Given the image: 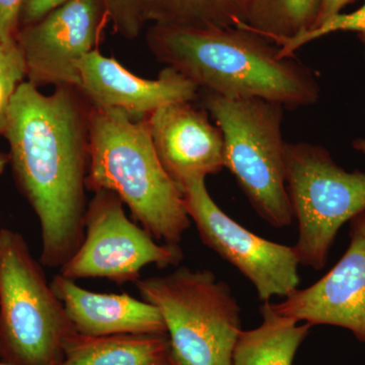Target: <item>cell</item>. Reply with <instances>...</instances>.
Segmentation results:
<instances>
[{"label": "cell", "instance_id": "obj_19", "mask_svg": "<svg viewBox=\"0 0 365 365\" xmlns=\"http://www.w3.org/2000/svg\"><path fill=\"white\" fill-rule=\"evenodd\" d=\"M26 81V62L18 41L0 40V136L6 130L14 95Z\"/></svg>", "mask_w": 365, "mask_h": 365}, {"label": "cell", "instance_id": "obj_8", "mask_svg": "<svg viewBox=\"0 0 365 365\" xmlns=\"http://www.w3.org/2000/svg\"><path fill=\"white\" fill-rule=\"evenodd\" d=\"M182 257L180 245L158 242L127 216L116 194L105 190L88 203L85 237L60 274L72 280L101 278L123 285L140 279L146 266L176 267Z\"/></svg>", "mask_w": 365, "mask_h": 365}, {"label": "cell", "instance_id": "obj_1", "mask_svg": "<svg viewBox=\"0 0 365 365\" xmlns=\"http://www.w3.org/2000/svg\"><path fill=\"white\" fill-rule=\"evenodd\" d=\"M91 107L76 86L45 95L26 81L9 108V163L39 222L45 267L61 268L85 237Z\"/></svg>", "mask_w": 365, "mask_h": 365}, {"label": "cell", "instance_id": "obj_23", "mask_svg": "<svg viewBox=\"0 0 365 365\" xmlns=\"http://www.w3.org/2000/svg\"><path fill=\"white\" fill-rule=\"evenodd\" d=\"M68 1L71 0H25L20 21H23L25 26L32 25Z\"/></svg>", "mask_w": 365, "mask_h": 365}, {"label": "cell", "instance_id": "obj_15", "mask_svg": "<svg viewBox=\"0 0 365 365\" xmlns=\"http://www.w3.org/2000/svg\"><path fill=\"white\" fill-rule=\"evenodd\" d=\"M170 348L168 334L88 336L74 332L59 365H153Z\"/></svg>", "mask_w": 365, "mask_h": 365}, {"label": "cell", "instance_id": "obj_10", "mask_svg": "<svg viewBox=\"0 0 365 365\" xmlns=\"http://www.w3.org/2000/svg\"><path fill=\"white\" fill-rule=\"evenodd\" d=\"M109 23L101 0H71L16 35L36 86H79L78 63L102 40Z\"/></svg>", "mask_w": 365, "mask_h": 365}, {"label": "cell", "instance_id": "obj_6", "mask_svg": "<svg viewBox=\"0 0 365 365\" xmlns=\"http://www.w3.org/2000/svg\"><path fill=\"white\" fill-rule=\"evenodd\" d=\"M134 284L160 311L170 348L185 364L232 365L241 307L225 281L210 270L179 267Z\"/></svg>", "mask_w": 365, "mask_h": 365}, {"label": "cell", "instance_id": "obj_7", "mask_svg": "<svg viewBox=\"0 0 365 365\" xmlns=\"http://www.w3.org/2000/svg\"><path fill=\"white\" fill-rule=\"evenodd\" d=\"M285 172L299 264L322 270L340 228L365 211V172L340 167L323 146H285Z\"/></svg>", "mask_w": 365, "mask_h": 365}, {"label": "cell", "instance_id": "obj_17", "mask_svg": "<svg viewBox=\"0 0 365 365\" xmlns=\"http://www.w3.org/2000/svg\"><path fill=\"white\" fill-rule=\"evenodd\" d=\"M144 20L176 29L242 26L246 11L241 0H141Z\"/></svg>", "mask_w": 365, "mask_h": 365}, {"label": "cell", "instance_id": "obj_12", "mask_svg": "<svg viewBox=\"0 0 365 365\" xmlns=\"http://www.w3.org/2000/svg\"><path fill=\"white\" fill-rule=\"evenodd\" d=\"M78 88L91 105L118 109L133 120H143L163 106L194 102L199 88L172 67L165 66L157 79L137 76L98 48L78 63Z\"/></svg>", "mask_w": 365, "mask_h": 365}, {"label": "cell", "instance_id": "obj_3", "mask_svg": "<svg viewBox=\"0 0 365 365\" xmlns=\"http://www.w3.org/2000/svg\"><path fill=\"white\" fill-rule=\"evenodd\" d=\"M88 191H110L158 242L180 245L191 225L181 190L163 167L146 118L93 106Z\"/></svg>", "mask_w": 365, "mask_h": 365}, {"label": "cell", "instance_id": "obj_28", "mask_svg": "<svg viewBox=\"0 0 365 365\" xmlns=\"http://www.w3.org/2000/svg\"><path fill=\"white\" fill-rule=\"evenodd\" d=\"M359 38L360 42H361L362 45H364V58H365V35H359Z\"/></svg>", "mask_w": 365, "mask_h": 365}, {"label": "cell", "instance_id": "obj_14", "mask_svg": "<svg viewBox=\"0 0 365 365\" xmlns=\"http://www.w3.org/2000/svg\"><path fill=\"white\" fill-rule=\"evenodd\" d=\"M51 287L79 334H168L160 311L143 299L91 292L60 273L53 277Z\"/></svg>", "mask_w": 365, "mask_h": 365}, {"label": "cell", "instance_id": "obj_24", "mask_svg": "<svg viewBox=\"0 0 365 365\" xmlns=\"http://www.w3.org/2000/svg\"><path fill=\"white\" fill-rule=\"evenodd\" d=\"M352 1H354V0H321L318 20H317L316 26H314V29H316L317 26L323 24L328 19L332 18L336 14H341V11Z\"/></svg>", "mask_w": 365, "mask_h": 365}, {"label": "cell", "instance_id": "obj_18", "mask_svg": "<svg viewBox=\"0 0 365 365\" xmlns=\"http://www.w3.org/2000/svg\"><path fill=\"white\" fill-rule=\"evenodd\" d=\"M321 0H251L242 28L278 47L313 30Z\"/></svg>", "mask_w": 365, "mask_h": 365}, {"label": "cell", "instance_id": "obj_25", "mask_svg": "<svg viewBox=\"0 0 365 365\" xmlns=\"http://www.w3.org/2000/svg\"><path fill=\"white\" fill-rule=\"evenodd\" d=\"M153 365H186L175 354L172 348L163 353Z\"/></svg>", "mask_w": 365, "mask_h": 365}, {"label": "cell", "instance_id": "obj_21", "mask_svg": "<svg viewBox=\"0 0 365 365\" xmlns=\"http://www.w3.org/2000/svg\"><path fill=\"white\" fill-rule=\"evenodd\" d=\"M115 33L127 40L139 37L145 25L141 0H101Z\"/></svg>", "mask_w": 365, "mask_h": 365}, {"label": "cell", "instance_id": "obj_9", "mask_svg": "<svg viewBox=\"0 0 365 365\" xmlns=\"http://www.w3.org/2000/svg\"><path fill=\"white\" fill-rule=\"evenodd\" d=\"M180 190L204 245L249 279L261 302L284 299L299 289L300 264L294 246L269 241L235 222L213 200L205 180L187 182Z\"/></svg>", "mask_w": 365, "mask_h": 365}, {"label": "cell", "instance_id": "obj_22", "mask_svg": "<svg viewBox=\"0 0 365 365\" xmlns=\"http://www.w3.org/2000/svg\"><path fill=\"white\" fill-rule=\"evenodd\" d=\"M25 0H0V40L16 39Z\"/></svg>", "mask_w": 365, "mask_h": 365}, {"label": "cell", "instance_id": "obj_13", "mask_svg": "<svg viewBox=\"0 0 365 365\" xmlns=\"http://www.w3.org/2000/svg\"><path fill=\"white\" fill-rule=\"evenodd\" d=\"M151 140L163 167L181 188L225 169L222 130L207 110L194 102L163 106L146 117Z\"/></svg>", "mask_w": 365, "mask_h": 365}, {"label": "cell", "instance_id": "obj_16", "mask_svg": "<svg viewBox=\"0 0 365 365\" xmlns=\"http://www.w3.org/2000/svg\"><path fill=\"white\" fill-rule=\"evenodd\" d=\"M262 324L242 331L235 343L232 365H292L312 326L276 313L271 302L261 307Z\"/></svg>", "mask_w": 365, "mask_h": 365}, {"label": "cell", "instance_id": "obj_26", "mask_svg": "<svg viewBox=\"0 0 365 365\" xmlns=\"http://www.w3.org/2000/svg\"><path fill=\"white\" fill-rule=\"evenodd\" d=\"M9 163V153H4L0 150V175L4 174L6 170V165Z\"/></svg>", "mask_w": 365, "mask_h": 365}, {"label": "cell", "instance_id": "obj_20", "mask_svg": "<svg viewBox=\"0 0 365 365\" xmlns=\"http://www.w3.org/2000/svg\"><path fill=\"white\" fill-rule=\"evenodd\" d=\"M338 32H354L359 35H365V4L353 13L336 14L311 32L297 39L288 41L279 48V56L294 57V53L307 43Z\"/></svg>", "mask_w": 365, "mask_h": 365}, {"label": "cell", "instance_id": "obj_4", "mask_svg": "<svg viewBox=\"0 0 365 365\" xmlns=\"http://www.w3.org/2000/svg\"><path fill=\"white\" fill-rule=\"evenodd\" d=\"M203 104L222 130L225 168L262 220L284 228L294 222L285 172L284 108L262 98H228L203 91Z\"/></svg>", "mask_w": 365, "mask_h": 365}, {"label": "cell", "instance_id": "obj_5", "mask_svg": "<svg viewBox=\"0 0 365 365\" xmlns=\"http://www.w3.org/2000/svg\"><path fill=\"white\" fill-rule=\"evenodd\" d=\"M76 332L61 300L20 232L0 228V360L59 365Z\"/></svg>", "mask_w": 365, "mask_h": 365}, {"label": "cell", "instance_id": "obj_2", "mask_svg": "<svg viewBox=\"0 0 365 365\" xmlns=\"http://www.w3.org/2000/svg\"><path fill=\"white\" fill-rule=\"evenodd\" d=\"M148 49L198 86L228 98H262L287 109L316 105L318 78L279 47L242 26L176 29L153 25Z\"/></svg>", "mask_w": 365, "mask_h": 365}, {"label": "cell", "instance_id": "obj_30", "mask_svg": "<svg viewBox=\"0 0 365 365\" xmlns=\"http://www.w3.org/2000/svg\"><path fill=\"white\" fill-rule=\"evenodd\" d=\"M0 365H13V364H6V362H4V361H1V360H0Z\"/></svg>", "mask_w": 365, "mask_h": 365}, {"label": "cell", "instance_id": "obj_11", "mask_svg": "<svg viewBox=\"0 0 365 365\" xmlns=\"http://www.w3.org/2000/svg\"><path fill=\"white\" fill-rule=\"evenodd\" d=\"M349 223V246L339 262L311 287L271 306L299 323L344 328L365 345V211Z\"/></svg>", "mask_w": 365, "mask_h": 365}, {"label": "cell", "instance_id": "obj_29", "mask_svg": "<svg viewBox=\"0 0 365 365\" xmlns=\"http://www.w3.org/2000/svg\"><path fill=\"white\" fill-rule=\"evenodd\" d=\"M251 1V0H241L242 6H244L245 11H247V7L249 6V2ZM246 21V20H245Z\"/></svg>", "mask_w": 365, "mask_h": 365}, {"label": "cell", "instance_id": "obj_27", "mask_svg": "<svg viewBox=\"0 0 365 365\" xmlns=\"http://www.w3.org/2000/svg\"><path fill=\"white\" fill-rule=\"evenodd\" d=\"M353 148L360 153L365 155V138H356L353 140Z\"/></svg>", "mask_w": 365, "mask_h": 365}]
</instances>
